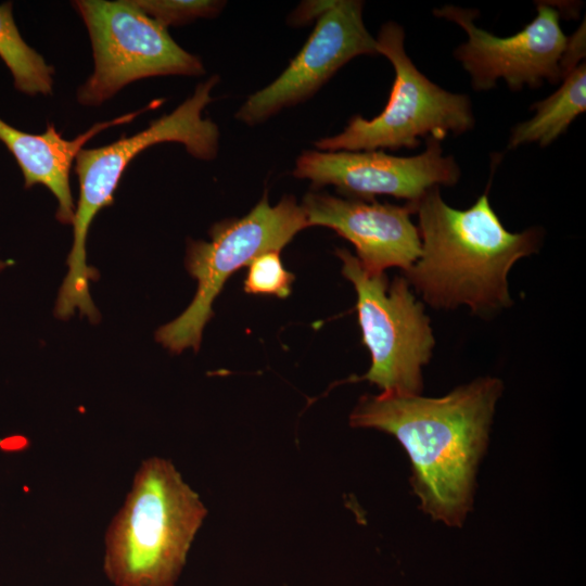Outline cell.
Instances as JSON below:
<instances>
[{"mask_svg":"<svg viewBox=\"0 0 586 586\" xmlns=\"http://www.w3.org/2000/svg\"><path fill=\"white\" fill-rule=\"evenodd\" d=\"M502 388L499 379L484 377L435 398L366 395L349 423L393 435L411 461V484L422 510L460 526L472 506L477 464Z\"/></svg>","mask_w":586,"mask_h":586,"instance_id":"obj_1","label":"cell"},{"mask_svg":"<svg viewBox=\"0 0 586 586\" xmlns=\"http://www.w3.org/2000/svg\"><path fill=\"white\" fill-rule=\"evenodd\" d=\"M409 204L418 215L421 253L403 273L416 293L436 309L462 305L487 316L509 307V271L519 259L538 252L543 231L507 230L488 191L467 209L449 206L440 187Z\"/></svg>","mask_w":586,"mask_h":586,"instance_id":"obj_2","label":"cell"},{"mask_svg":"<svg viewBox=\"0 0 586 586\" xmlns=\"http://www.w3.org/2000/svg\"><path fill=\"white\" fill-rule=\"evenodd\" d=\"M218 82L219 76L213 75L200 82L192 95L171 113L152 120L143 130L77 153L73 168L78 178L79 195L72 222L73 245L66 260L68 271L54 309L56 318L66 320L77 308L91 322L100 320L89 293V281L97 280L99 275L87 265L86 240L95 215L113 204L114 192L130 162L145 149L163 142L180 143L189 154L202 161L217 156L219 129L211 118L203 117V111L213 101L211 92Z\"/></svg>","mask_w":586,"mask_h":586,"instance_id":"obj_3","label":"cell"},{"mask_svg":"<svg viewBox=\"0 0 586 586\" xmlns=\"http://www.w3.org/2000/svg\"><path fill=\"white\" fill-rule=\"evenodd\" d=\"M206 514L169 460L145 459L106 531L107 578L115 586H176Z\"/></svg>","mask_w":586,"mask_h":586,"instance_id":"obj_4","label":"cell"},{"mask_svg":"<svg viewBox=\"0 0 586 586\" xmlns=\"http://www.w3.org/2000/svg\"><path fill=\"white\" fill-rule=\"evenodd\" d=\"M308 227L305 213L293 195H284L275 206L268 194L242 218L214 224L211 240H189L188 272L198 282L191 304L173 321L155 332V340L170 353L192 347L199 351L203 329L213 317V303L226 281L256 256L280 252L301 230Z\"/></svg>","mask_w":586,"mask_h":586,"instance_id":"obj_5","label":"cell"},{"mask_svg":"<svg viewBox=\"0 0 586 586\" xmlns=\"http://www.w3.org/2000/svg\"><path fill=\"white\" fill-rule=\"evenodd\" d=\"M405 33L395 22L382 25L375 38L379 54L392 63L395 79L384 110L366 119L353 116L344 130L315 142L319 151L415 149L426 137L438 141L474 126L470 98L447 91L426 78L404 47Z\"/></svg>","mask_w":586,"mask_h":586,"instance_id":"obj_6","label":"cell"},{"mask_svg":"<svg viewBox=\"0 0 586 586\" xmlns=\"http://www.w3.org/2000/svg\"><path fill=\"white\" fill-rule=\"evenodd\" d=\"M335 254L356 291L361 341L371 356L369 370L355 381H369L383 394L419 395L422 368L435 346L423 304L404 276L388 282L385 273L367 272L349 251L337 249Z\"/></svg>","mask_w":586,"mask_h":586,"instance_id":"obj_7","label":"cell"},{"mask_svg":"<svg viewBox=\"0 0 586 586\" xmlns=\"http://www.w3.org/2000/svg\"><path fill=\"white\" fill-rule=\"evenodd\" d=\"M89 34L94 68L77 90V101L99 106L130 82L155 76H201V59L182 49L167 28L133 0H76Z\"/></svg>","mask_w":586,"mask_h":586,"instance_id":"obj_8","label":"cell"},{"mask_svg":"<svg viewBox=\"0 0 586 586\" xmlns=\"http://www.w3.org/2000/svg\"><path fill=\"white\" fill-rule=\"evenodd\" d=\"M562 11L550 2H539L537 14L524 28L509 37H498L474 24L479 12L456 5L435 9L433 14L455 22L468 40L455 50V58L469 73L475 90L493 89L504 79L513 91L565 77L564 53L569 37L560 26Z\"/></svg>","mask_w":586,"mask_h":586,"instance_id":"obj_9","label":"cell"},{"mask_svg":"<svg viewBox=\"0 0 586 586\" xmlns=\"http://www.w3.org/2000/svg\"><path fill=\"white\" fill-rule=\"evenodd\" d=\"M313 188L328 184L351 199L372 201L391 195L412 203L433 187L458 182L460 168L451 155H444L441 141L428 138L425 150L413 156H395L383 151L302 152L292 171Z\"/></svg>","mask_w":586,"mask_h":586,"instance_id":"obj_10","label":"cell"},{"mask_svg":"<svg viewBox=\"0 0 586 586\" xmlns=\"http://www.w3.org/2000/svg\"><path fill=\"white\" fill-rule=\"evenodd\" d=\"M364 2L334 0L317 18L301 51L265 88L252 93L235 113L254 126L313 97L342 66L359 55H377L378 44L365 26Z\"/></svg>","mask_w":586,"mask_h":586,"instance_id":"obj_11","label":"cell"},{"mask_svg":"<svg viewBox=\"0 0 586 586\" xmlns=\"http://www.w3.org/2000/svg\"><path fill=\"white\" fill-rule=\"evenodd\" d=\"M301 206L308 227L330 228L349 241L361 267L371 275L392 267L404 272L420 256V235L410 218L413 208L409 203L399 206L310 192Z\"/></svg>","mask_w":586,"mask_h":586,"instance_id":"obj_12","label":"cell"},{"mask_svg":"<svg viewBox=\"0 0 586 586\" xmlns=\"http://www.w3.org/2000/svg\"><path fill=\"white\" fill-rule=\"evenodd\" d=\"M158 104L161 102L154 100L138 111L97 123L74 140L63 138L52 124L47 125L43 133L35 135L22 131L0 118V141L20 166L24 187L29 189L41 184L49 189L58 201L56 219L61 224L69 225L73 222L76 208L69 174L77 153L102 130L130 123L139 114Z\"/></svg>","mask_w":586,"mask_h":586,"instance_id":"obj_13","label":"cell"},{"mask_svg":"<svg viewBox=\"0 0 586 586\" xmlns=\"http://www.w3.org/2000/svg\"><path fill=\"white\" fill-rule=\"evenodd\" d=\"M532 118L511 130L509 149L537 143L547 146L566 131L572 122L586 110V66L579 63L563 78L561 86L548 98L536 102Z\"/></svg>","mask_w":586,"mask_h":586,"instance_id":"obj_14","label":"cell"},{"mask_svg":"<svg viewBox=\"0 0 586 586\" xmlns=\"http://www.w3.org/2000/svg\"><path fill=\"white\" fill-rule=\"evenodd\" d=\"M0 59L18 91L28 95L52 93L54 68L22 38L11 2L0 4Z\"/></svg>","mask_w":586,"mask_h":586,"instance_id":"obj_15","label":"cell"},{"mask_svg":"<svg viewBox=\"0 0 586 586\" xmlns=\"http://www.w3.org/2000/svg\"><path fill=\"white\" fill-rule=\"evenodd\" d=\"M293 282L294 275L284 268L280 252L269 251L256 256L247 265L244 291L285 298L291 294Z\"/></svg>","mask_w":586,"mask_h":586,"instance_id":"obj_16","label":"cell"},{"mask_svg":"<svg viewBox=\"0 0 586 586\" xmlns=\"http://www.w3.org/2000/svg\"><path fill=\"white\" fill-rule=\"evenodd\" d=\"M151 18L167 28L191 23L198 18H213L226 5L219 0H133Z\"/></svg>","mask_w":586,"mask_h":586,"instance_id":"obj_17","label":"cell"},{"mask_svg":"<svg viewBox=\"0 0 586 586\" xmlns=\"http://www.w3.org/2000/svg\"><path fill=\"white\" fill-rule=\"evenodd\" d=\"M331 1H306L301 3L291 14L290 22L293 25H304L308 21L318 18L330 5Z\"/></svg>","mask_w":586,"mask_h":586,"instance_id":"obj_18","label":"cell"},{"mask_svg":"<svg viewBox=\"0 0 586 586\" xmlns=\"http://www.w3.org/2000/svg\"><path fill=\"white\" fill-rule=\"evenodd\" d=\"M13 262L11 260H8V262H4V260H1L0 259V272L9 265H11Z\"/></svg>","mask_w":586,"mask_h":586,"instance_id":"obj_19","label":"cell"}]
</instances>
